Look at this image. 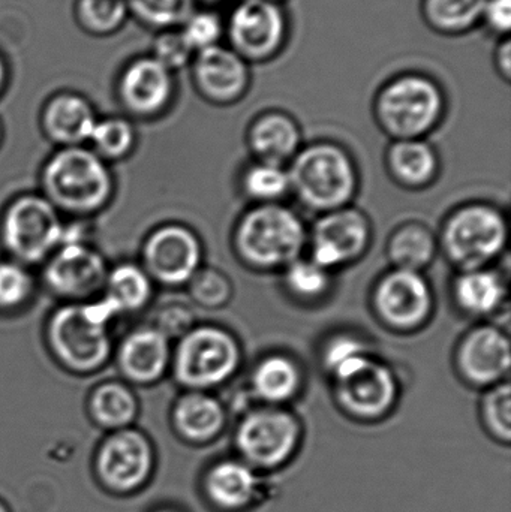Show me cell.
I'll use <instances>...</instances> for the list:
<instances>
[{"mask_svg":"<svg viewBox=\"0 0 511 512\" xmlns=\"http://www.w3.org/2000/svg\"><path fill=\"white\" fill-rule=\"evenodd\" d=\"M171 424L182 441L206 445L219 438L227 424V414L224 405L206 391H186L174 403Z\"/></svg>","mask_w":511,"mask_h":512,"instance_id":"obj_22","label":"cell"},{"mask_svg":"<svg viewBox=\"0 0 511 512\" xmlns=\"http://www.w3.org/2000/svg\"><path fill=\"white\" fill-rule=\"evenodd\" d=\"M300 138L302 134L296 120L279 110L258 114L248 129L252 153L260 162L281 167L299 152Z\"/></svg>","mask_w":511,"mask_h":512,"instance_id":"obj_23","label":"cell"},{"mask_svg":"<svg viewBox=\"0 0 511 512\" xmlns=\"http://www.w3.org/2000/svg\"><path fill=\"white\" fill-rule=\"evenodd\" d=\"M138 411L137 396L123 382H104L93 388L87 400L90 420L107 433L134 426Z\"/></svg>","mask_w":511,"mask_h":512,"instance_id":"obj_25","label":"cell"},{"mask_svg":"<svg viewBox=\"0 0 511 512\" xmlns=\"http://www.w3.org/2000/svg\"><path fill=\"white\" fill-rule=\"evenodd\" d=\"M44 197L63 212L90 215L110 201L114 183L108 165L93 150L63 147L42 170Z\"/></svg>","mask_w":511,"mask_h":512,"instance_id":"obj_3","label":"cell"},{"mask_svg":"<svg viewBox=\"0 0 511 512\" xmlns=\"http://www.w3.org/2000/svg\"><path fill=\"white\" fill-rule=\"evenodd\" d=\"M96 122L89 102L77 95L56 96L48 102L42 116L48 137L63 147L80 146L89 140Z\"/></svg>","mask_w":511,"mask_h":512,"instance_id":"obj_24","label":"cell"},{"mask_svg":"<svg viewBox=\"0 0 511 512\" xmlns=\"http://www.w3.org/2000/svg\"><path fill=\"white\" fill-rule=\"evenodd\" d=\"M299 367L285 355H269L252 373V393L266 406H279L296 396L300 388Z\"/></svg>","mask_w":511,"mask_h":512,"instance_id":"obj_28","label":"cell"},{"mask_svg":"<svg viewBox=\"0 0 511 512\" xmlns=\"http://www.w3.org/2000/svg\"><path fill=\"white\" fill-rule=\"evenodd\" d=\"M482 26H485L498 39L509 38L511 0H488L483 11Z\"/></svg>","mask_w":511,"mask_h":512,"instance_id":"obj_43","label":"cell"},{"mask_svg":"<svg viewBox=\"0 0 511 512\" xmlns=\"http://www.w3.org/2000/svg\"><path fill=\"white\" fill-rule=\"evenodd\" d=\"M152 439L132 426L107 433L93 454L96 483L111 496H134L146 489L156 472Z\"/></svg>","mask_w":511,"mask_h":512,"instance_id":"obj_7","label":"cell"},{"mask_svg":"<svg viewBox=\"0 0 511 512\" xmlns=\"http://www.w3.org/2000/svg\"><path fill=\"white\" fill-rule=\"evenodd\" d=\"M453 291L461 309L476 316L491 315L500 309L507 294L503 277L486 268L464 271L456 279Z\"/></svg>","mask_w":511,"mask_h":512,"instance_id":"obj_29","label":"cell"},{"mask_svg":"<svg viewBox=\"0 0 511 512\" xmlns=\"http://www.w3.org/2000/svg\"><path fill=\"white\" fill-rule=\"evenodd\" d=\"M239 363L236 339L218 327L192 328L179 340L173 355L176 381L188 391H207L224 384Z\"/></svg>","mask_w":511,"mask_h":512,"instance_id":"obj_9","label":"cell"},{"mask_svg":"<svg viewBox=\"0 0 511 512\" xmlns=\"http://www.w3.org/2000/svg\"><path fill=\"white\" fill-rule=\"evenodd\" d=\"M288 288L297 297L317 298L329 288V273L314 261H294L285 273Z\"/></svg>","mask_w":511,"mask_h":512,"instance_id":"obj_40","label":"cell"},{"mask_svg":"<svg viewBox=\"0 0 511 512\" xmlns=\"http://www.w3.org/2000/svg\"><path fill=\"white\" fill-rule=\"evenodd\" d=\"M114 318L101 298L59 307L47 324V342L54 358L81 375L102 369L113 352L108 325Z\"/></svg>","mask_w":511,"mask_h":512,"instance_id":"obj_2","label":"cell"},{"mask_svg":"<svg viewBox=\"0 0 511 512\" xmlns=\"http://www.w3.org/2000/svg\"><path fill=\"white\" fill-rule=\"evenodd\" d=\"M374 304L378 316L387 325L396 330H413L431 313V288L417 271L395 268L378 283Z\"/></svg>","mask_w":511,"mask_h":512,"instance_id":"obj_18","label":"cell"},{"mask_svg":"<svg viewBox=\"0 0 511 512\" xmlns=\"http://www.w3.org/2000/svg\"><path fill=\"white\" fill-rule=\"evenodd\" d=\"M144 23L156 29H180L197 9V0H125Z\"/></svg>","mask_w":511,"mask_h":512,"instance_id":"obj_32","label":"cell"},{"mask_svg":"<svg viewBox=\"0 0 511 512\" xmlns=\"http://www.w3.org/2000/svg\"><path fill=\"white\" fill-rule=\"evenodd\" d=\"M35 288L26 265L14 259L0 261V310H14L30 300Z\"/></svg>","mask_w":511,"mask_h":512,"instance_id":"obj_36","label":"cell"},{"mask_svg":"<svg viewBox=\"0 0 511 512\" xmlns=\"http://www.w3.org/2000/svg\"><path fill=\"white\" fill-rule=\"evenodd\" d=\"M108 268L104 256L80 240H65L45 262L44 282L57 297L84 303L102 292Z\"/></svg>","mask_w":511,"mask_h":512,"instance_id":"obj_13","label":"cell"},{"mask_svg":"<svg viewBox=\"0 0 511 512\" xmlns=\"http://www.w3.org/2000/svg\"><path fill=\"white\" fill-rule=\"evenodd\" d=\"M390 171L402 185L420 188L428 185L437 173L434 149L423 140H399L387 153Z\"/></svg>","mask_w":511,"mask_h":512,"instance_id":"obj_30","label":"cell"},{"mask_svg":"<svg viewBox=\"0 0 511 512\" xmlns=\"http://www.w3.org/2000/svg\"><path fill=\"white\" fill-rule=\"evenodd\" d=\"M482 420L492 438L503 444L511 441V390L509 382L497 384L482 402Z\"/></svg>","mask_w":511,"mask_h":512,"instance_id":"obj_35","label":"cell"},{"mask_svg":"<svg viewBox=\"0 0 511 512\" xmlns=\"http://www.w3.org/2000/svg\"><path fill=\"white\" fill-rule=\"evenodd\" d=\"M371 230L359 210L342 209L326 213L312 230V261L324 270L348 264L366 251Z\"/></svg>","mask_w":511,"mask_h":512,"instance_id":"obj_17","label":"cell"},{"mask_svg":"<svg viewBox=\"0 0 511 512\" xmlns=\"http://www.w3.org/2000/svg\"><path fill=\"white\" fill-rule=\"evenodd\" d=\"M0 138H2V129H0Z\"/></svg>","mask_w":511,"mask_h":512,"instance_id":"obj_50","label":"cell"},{"mask_svg":"<svg viewBox=\"0 0 511 512\" xmlns=\"http://www.w3.org/2000/svg\"><path fill=\"white\" fill-rule=\"evenodd\" d=\"M488 0H422L420 14L432 32L462 36L482 26Z\"/></svg>","mask_w":511,"mask_h":512,"instance_id":"obj_27","label":"cell"},{"mask_svg":"<svg viewBox=\"0 0 511 512\" xmlns=\"http://www.w3.org/2000/svg\"><path fill=\"white\" fill-rule=\"evenodd\" d=\"M5 63L0 59V89H2L3 83H5Z\"/></svg>","mask_w":511,"mask_h":512,"instance_id":"obj_47","label":"cell"},{"mask_svg":"<svg viewBox=\"0 0 511 512\" xmlns=\"http://www.w3.org/2000/svg\"><path fill=\"white\" fill-rule=\"evenodd\" d=\"M461 375L479 387L500 384L510 370V342L495 327H479L467 334L456 354Z\"/></svg>","mask_w":511,"mask_h":512,"instance_id":"obj_19","label":"cell"},{"mask_svg":"<svg viewBox=\"0 0 511 512\" xmlns=\"http://www.w3.org/2000/svg\"><path fill=\"white\" fill-rule=\"evenodd\" d=\"M270 2L279 3V5H285V3L288 2V0H270Z\"/></svg>","mask_w":511,"mask_h":512,"instance_id":"obj_49","label":"cell"},{"mask_svg":"<svg viewBox=\"0 0 511 512\" xmlns=\"http://www.w3.org/2000/svg\"><path fill=\"white\" fill-rule=\"evenodd\" d=\"M149 512H185L180 508L174 507V505H158V507L152 508Z\"/></svg>","mask_w":511,"mask_h":512,"instance_id":"obj_46","label":"cell"},{"mask_svg":"<svg viewBox=\"0 0 511 512\" xmlns=\"http://www.w3.org/2000/svg\"><path fill=\"white\" fill-rule=\"evenodd\" d=\"M494 65L501 80L509 83L511 78V41L509 38L498 39L494 51Z\"/></svg>","mask_w":511,"mask_h":512,"instance_id":"obj_45","label":"cell"},{"mask_svg":"<svg viewBox=\"0 0 511 512\" xmlns=\"http://www.w3.org/2000/svg\"><path fill=\"white\" fill-rule=\"evenodd\" d=\"M93 152L101 159L125 158L134 146L135 134L131 123L123 119H105L96 122L89 138Z\"/></svg>","mask_w":511,"mask_h":512,"instance_id":"obj_33","label":"cell"},{"mask_svg":"<svg viewBox=\"0 0 511 512\" xmlns=\"http://www.w3.org/2000/svg\"><path fill=\"white\" fill-rule=\"evenodd\" d=\"M153 59L158 60L168 71H179L194 59L195 51L186 41L180 29L164 30L155 42Z\"/></svg>","mask_w":511,"mask_h":512,"instance_id":"obj_42","label":"cell"},{"mask_svg":"<svg viewBox=\"0 0 511 512\" xmlns=\"http://www.w3.org/2000/svg\"><path fill=\"white\" fill-rule=\"evenodd\" d=\"M116 360L126 381L138 385L153 384L170 366V340L150 325L137 328L120 343Z\"/></svg>","mask_w":511,"mask_h":512,"instance_id":"obj_21","label":"cell"},{"mask_svg":"<svg viewBox=\"0 0 511 512\" xmlns=\"http://www.w3.org/2000/svg\"><path fill=\"white\" fill-rule=\"evenodd\" d=\"M59 210L44 195H21L9 204L0 224V239L14 261H47L65 239Z\"/></svg>","mask_w":511,"mask_h":512,"instance_id":"obj_8","label":"cell"},{"mask_svg":"<svg viewBox=\"0 0 511 512\" xmlns=\"http://www.w3.org/2000/svg\"><path fill=\"white\" fill-rule=\"evenodd\" d=\"M200 262V240L183 225L159 227L144 243L143 268L150 279L164 285L188 283L200 270Z\"/></svg>","mask_w":511,"mask_h":512,"instance_id":"obj_14","label":"cell"},{"mask_svg":"<svg viewBox=\"0 0 511 512\" xmlns=\"http://www.w3.org/2000/svg\"><path fill=\"white\" fill-rule=\"evenodd\" d=\"M194 322L195 315L191 306L180 301H170L156 307L150 327L164 334L168 340L182 339L194 328Z\"/></svg>","mask_w":511,"mask_h":512,"instance_id":"obj_41","label":"cell"},{"mask_svg":"<svg viewBox=\"0 0 511 512\" xmlns=\"http://www.w3.org/2000/svg\"><path fill=\"white\" fill-rule=\"evenodd\" d=\"M290 18L284 5L270 0H239L225 18L228 47L249 65H264L284 53Z\"/></svg>","mask_w":511,"mask_h":512,"instance_id":"obj_10","label":"cell"},{"mask_svg":"<svg viewBox=\"0 0 511 512\" xmlns=\"http://www.w3.org/2000/svg\"><path fill=\"white\" fill-rule=\"evenodd\" d=\"M195 53L222 44L225 39V18L212 9H195L180 27Z\"/></svg>","mask_w":511,"mask_h":512,"instance_id":"obj_37","label":"cell"},{"mask_svg":"<svg viewBox=\"0 0 511 512\" xmlns=\"http://www.w3.org/2000/svg\"><path fill=\"white\" fill-rule=\"evenodd\" d=\"M188 283L192 301L206 309L225 306L233 292L230 280L216 268H200Z\"/></svg>","mask_w":511,"mask_h":512,"instance_id":"obj_38","label":"cell"},{"mask_svg":"<svg viewBox=\"0 0 511 512\" xmlns=\"http://www.w3.org/2000/svg\"><path fill=\"white\" fill-rule=\"evenodd\" d=\"M366 352L365 346L353 337L341 336L333 340L324 352V364L332 372L345 361Z\"/></svg>","mask_w":511,"mask_h":512,"instance_id":"obj_44","label":"cell"},{"mask_svg":"<svg viewBox=\"0 0 511 512\" xmlns=\"http://www.w3.org/2000/svg\"><path fill=\"white\" fill-rule=\"evenodd\" d=\"M302 442L296 415L279 406H261L243 415L234 432L237 459L261 474L291 462Z\"/></svg>","mask_w":511,"mask_h":512,"instance_id":"obj_6","label":"cell"},{"mask_svg":"<svg viewBox=\"0 0 511 512\" xmlns=\"http://www.w3.org/2000/svg\"><path fill=\"white\" fill-rule=\"evenodd\" d=\"M126 8L125 0H80L78 17L92 32L108 33L125 20Z\"/></svg>","mask_w":511,"mask_h":512,"instance_id":"obj_39","label":"cell"},{"mask_svg":"<svg viewBox=\"0 0 511 512\" xmlns=\"http://www.w3.org/2000/svg\"><path fill=\"white\" fill-rule=\"evenodd\" d=\"M290 189L306 207L318 212L342 209L357 189V173L348 153L332 143L299 150L288 171Z\"/></svg>","mask_w":511,"mask_h":512,"instance_id":"obj_4","label":"cell"},{"mask_svg":"<svg viewBox=\"0 0 511 512\" xmlns=\"http://www.w3.org/2000/svg\"><path fill=\"white\" fill-rule=\"evenodd\" d=\"M237 457L213 462L201 477V493L218 512H246L266 499L270 484Z\"/></svg>","mask_w":511,"mask_h":512,"instance_id":"obj_16","label":"cell"},{"mask_svg":"<svg viewBox=\"0 0 511 512\" xmlns=\"http://www.w3.org/2000/svg\"><path fill=\"white\" fill-rule=\"evenodd\" d=\"M335 397L345 414L357 420L386 417L398 397V385L390 367L369 357L356 355L332 370Z\"/></svg>","mask_w":511,"mask_h":512,"instance_id":"obj_11","label":"cell"},{"mask_svg":"<svg viewBox=\"0 0 511 512\" xmlns=\"http://www.w3.org/2000/svg\"><path fill=\"white\" fill-rule=\"evenodd\" d=\"M446 93L432 75L405 71L393 75L375 93L374 116L389 137L423 140L446 113Z\"/></svg>","mask_w":511,"mask_h":512,"instance_id":"obj_1","label":"cell"},{"mask_svg":"<svg viewBox=\"0 0 511 512\" xmlns=\"http://www.w3.org/2000/svg\"><path fill=\"white\" fill-rule=\"evenodd\" d=\"M507 224L494 207L467 206L450 216L444 225V252L464 271L485 267L503 252Z\"/></svg>","mask_w":511,"mask_h":512,"instance_id":"obj_12","label":"cell"},{"mask_svg":"<svg viewBox=\"0 0 511 512\" xmlns=\"http://www.w3.org/2000/svg\"><path fill=\"white\" fill-rule=\"evenodd\" d=\"M437 243L431 231L422 224L402 225L390 237L387 254L398 270L419 273L434 258Z\"/></svg>","mask_w":511,"mask_h":512,"instance_id":"obj_31","label":"cell"},{"mask_svg":"<svg viewBox=\"0 0 511 512\" xmlns=\"http://www.w3.org/2000/svg\"><path fill=\"white\" fill-rule=\"evenodd\" d=\"M191 72L195 89L210 104H236L251 89V65L228 45L219 44L195 53Z\"/></svg>","mask_w":511,"mask_h":512,"instance_id":"obj_15","label":"cell"},{"mask_svg":"<svg viewBox=\"0 0 511 512\" xmlns=\"http://www.w3.org/2000/svg\"><path fill=\"white\" fill-rule=\"evenodd\" d=\"M101 300L114 315L143 309L152 297V279L140 265L125 262L108 270Z\"/></svg>","mask_w":511,"mask_h":512,"instance_id":"obj_26","label":"cell"},{"mask_svg":"<svg viewBox=\"0 0 511 512\" xmlns=\"http://www.w3.org/2000/svg\"><path fill=\"white\" fill-rule=\"evenodd\" d=\"M243 186L249 197L270 204L290 191V177L281 165L260 162L246 171Z\"/></svg>","mask_w":511,"mask_h":512,"instance_id":"obj_34","label":"cell"},{"mask_svg":"<svg viewBox=\"0 0 511 512\" xmlns=\"http://www.w3.org/2000/svg\"><path fill=\"white\" fill-rule=\"evenodd\" d=\"M120 96L125 107L138 116L162 113L174 96L173 72L153 57L135 60L120 80Z\"/></svg>","mask_w":511,"mask_h":512,"instance_id":"obj_20","label":"cell"},{"mask_svg":"<svg viewBox=\"0 0 511 512\" xmlns=\"http://www.w3.org/2000/svg\"><path fill=\"white\" fill-rule=\"evenodd\" d=\"M305 225L296 213L279 204H263L243 216L237 225V252L252 267H288L305 248Z\"/></svg>","mask_w":511,"mask_h":512,"instance_id":"obj_5","label":"cell"},{"mask_svg":"<svg viewBox=\"0 0 511 512\" xmlns=\"http://www.w3.org/2000/svg\"><path fill=\"white\" fill-rule=\"evenodd\" d=\"M0 512H12L11 508L8 507V504H6L3 499H0Z\"/></svg>","mask_w":511,"mask_h":512,"instance_id":"obj_48","label":"cell"}]
</instances>
